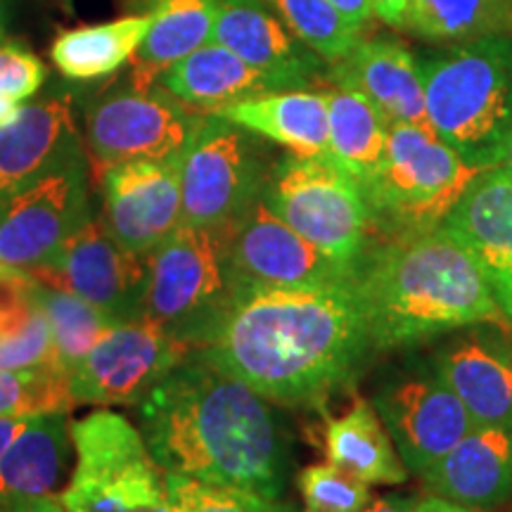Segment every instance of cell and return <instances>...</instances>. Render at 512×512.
I'll use <instances>...</instances> for the list:
<instances>
[{
    "instance_id": "obj_1",
    "label": "cell",
    "mask_w": 512,
    "mask_h": 512,
    "mask_svg": "<svg viewBox=\"0 0 512 512\" xmlns=\"http://www.w3.org/2000/svg\"><path fill=\"white\" fill-rule=\"evenodd\" d=\"M373 347L354 278L320 287H238L197 354L278 403L347 387Z\"/></svg>"
},
{
    "instance_id": "obj_2",
    "label": "cell",
    "mask_w": 512,
    "mask_h": 512,
    "mask_svg": "<svg viewBox=\"0 0 512 512\" xmlns=\"http://www.w3.org/2000/svg\"><path fill=\"white\" fill-rule=\"evenodd\" d=\"M138 430L159 470L280 498L285 439L273 408L200 354L162 377L138 403Z\"/></svg>"
},
{
    "instance_id": "obj_3",
    "label": "cell",
    "mask_w": 512,
    "mask_h": 512,
    "mask_svg": "<svg viewBox=\"0 0 512 512\" xmlns=\"http://www.w3.org/2000/svg\"><path fill=\"white\" fill-rule=\"evenodd\" d=\"M354 285L375 349L411 347L479 323L512 328L482 264L441 226L363 254Z\"/></svg>"
},
{
    "instance_id": "obj_4",
    "label": "cell",
    "mask_w": 512,
    "mask_h": 512,
    "mask_svg": "<svg viewBox=\"0 0 512 512\" xmlns=\"http://www.w3.org/2000/svg\"><path fill=\"white\" fill-rule=\"evenodd\" d=\"M418 62L432 131L475 169L501 166L512 126V34L453 43Z\"/></svg>"
},
{
    "instance_id": "obj_5",
    "label": "cell",
    "mask_w": 512,
    "mask_h": 512,
    "mask_svg": "<svg viewBox=\"0 0 512 512\" xmlns=\"http://www.w3.org/2000/svg\"><path fill=\"white\" fill-rule=\"evenodd\" d=\"M233 226L181 223L147 254L145 316L192 349H202L233 302Z\"/></svg>"
},
{
    "instance_id": "obj_6",
    "label": "cell",
    "mask_w": 512,
    "mask_h": 512,
    "mask_svg": "<svg viewBox=\"0 0 512 512\" xmlns=\"http://www.w3.org/2000/svg\"><path fill=\"white\" fill-rule=\"evenodd\" d=\"M477 174L430 126L389 124L382 162L361 185L373 228L392 238L439 228Z\"/></svg>"
},
{
    "instance_id": "obj_7",
    "label": "cell",
    "mask_w": 512,
    "mask_h": 512,
    "mask_svg": "<svg viewBox=\"0 0 512 512\" xmlns=\"http://www.w3.org/2000/svg\"><path fill=\"white\" fill-rule=\"evenodd\" d=\"M69 434L76 467L60 496L67 512H171L164 472L124 415L91 413Z\"/></svg>"
},
{
    "instance_id": "obj_8",
    "label": "cell",
    "mask_w": 512,
    "mask_h": 512,
    "mask_svg": "<svg viewBox=\"0 0 512 512\" xmlns=\"http://www.w3.org/2000/svg\"><path fill=\"white\" fill-rule=\"evenodd\" d=\"M264 202L332 261L356 271L366 254L373 214L361 183L328 157H287L268 176Z\"/></svg>"
},
{
    "instance_id": "obj_9",
    "label": "cell",
    "mask_w": 512,
    "mask_h": 512,
    "mask_svg": "<svg viewBox=\"0 0 512 512\" xmlns=\"http://www.w3.org/2000/svg\"><path fill=\"white\" fill-rule=\"evenodd\" d=\"M268 176L252 133L216 114H204L183 152L181 223L235 226L264 197Z\"/></svg>"
},
{
    "instance_id": "obj_10",
    "label": "cell",
    "mask_w": 512,
    "mask_h": 512,
    "mask_svg": "<svg viewBox=\"0 0 512 512\" xmlns=\"http://www.w3.org/2000/svg\"><path fill=\"white\" fill-rule=\"evenodd\" d=\"M204 119L166 88L128 86L126 91L102 95L86 110V143L93 169L133 159H169L183 155Z\"/></svg>"
},
{
    "instance_id": "obj_11",
    "label": "cell",
    "mask_w": 512,
    "mask_h": 512,
    "mask_svg": "<svg viewBox=\"0 0 512 512\" xmlns=\"http://www.w3.org/2000/svg\"><path fill=\"white\" fill-rule=\"evenodd\" d=\"M86 155H76L0 202V266L27 273L91 219Z\"/></svg>"
},
{
    "instance_id": "obj_12",
    "label": "cell",
    "mask_w": 512,
    "mask_h": 512,
    "mask_svg": "<svg viewBox=\"0 0 512 512\" xmlns=\"http://www.w3.org/2000/svg\"><path fill=\"white\" fill-rule=\"evenodd\" d=\"M27 275L36 283L76 294L114 325L145 316L147 256L119 245L102 219L91 216Z\"/></svg>"
},
{
    "instance_id": "obj_13",
    "label": "cell",
    "mask_w": 512,
    "mask_h": 512,
    "mask_svg": "<svg viewBox=\"0 0 512 512\" xmlns=\"http://www.w3.org/2000/svg\"><path fill=\"white\" fill-rule=\"evenodd\" d=\"M192 347L147 316L112 325L69 373L74 399L98 406H138Z\"/></svg>"
},
{
    "instance_id": "obj_14",
    "label": "cell",
    "mask_w": 512,
    "mask_h": 512,
    "mask_svg": "<svg viewBox=\"0 0 512 512\" xmlns=\"http://www.w3.org/2000/svg\"><path fill=\"white\" fill-rule=\"evenodd\" d=\"M375 411L387 427L408 472L425 475L432 465L477 430L463 401L437 370L408 373L375 396Z\"/></svg>"
},
{
    "instance_id": "obj_15",
    "label": "cell",
    "mask_w": 512,
    "mask_h": 512,
    "mask_svg": "<svg viewBox=\"0 0 512 512\" xmlns=\"http://www.w3.org/2000/svg\"><path fill=\"white\" fill-rule=\"evenodd\" d=\"M183 155L169 159H133L102 169L105 226L128 252L147 256L183 221Z\"/></svg>"
},
{
    "instance_id": "obj_16",
    "label": "cell",
    "mask_w": 512,
    "mask_h": 512,
    "mask_svg": "<svg viewBox=\"0 0 512 512\" xmlns=\"http://www.w3.org/2000/svg\"><path fill=\"white\" fill-rule=\"evenodd\" d=\"M230 268L238 287H320L354 278L278 219L264 197L233 226Z\"/></svg>"
},
{
    "instance_id": "obj_17",
    "label": "cell",
    "mask_w": 512,
    "mask_h": 512,
    "mask_svg": "<svg viewBox=\"0 0 512 512\" xmlns=\"http://www.w3.org/2000/svg\"><path fill=\"white\" fill-rule=\"evenodd\" d=\"M434 370L463 401L477 427L512 430L510 328L494 323L463 328L437 351Z\"/></svg>"
},
{
    "instance_id": "obj_18",
    "label": "cell",
    "mask_w": 512,
    "mask_h": 512,
    "mask_svg": "<svg viewBox=\"0 0 512 512\" xmlns=\"http://www.w3.org/2000/svg\"><path fill=\"white\" fill-rule=\"evenodd\" d=\"M211 41L233 50L278 91L306 88L323 72V57L304 46L264 0H221Z\"/></svg>"
},
{
    "instance_id": "obj_19",
    "label": "cell",
    "mask_w": 512,
    "mask_h": 512,
    "mask_svg": "<svg viewBox=\"0 0 512 512\" xmlns=\"http://www.w3.org/2000/svg\"><path fill=\"white\" fill-rule=\"evenodd\" d=\"M460 245L475 254L494 294L512 320V174L505 166L479 171L456 207L441 221Z\"/></svg>"
},
{
    "instance_id": "obj_20",
    "label": "cell",
    "mask_w": 512,
    "mask_h": 512,
    "mask_svg": "<svg viewBox=\"0 0 512 512\" xmlns=\"http://www.w3.org/2000/svg\"><path fill=\"white\" fill-rule=\"evenodd\" d=\"M83 152L69 95L27 102L0 128V202Z\"/></svg>"
},
{
    "instance_id": "obj_21",
    "label": "cell",
    "mask_w": 512,
    "mask_h": 512,
    "mask_svg": "<svg viewBox=\"0 0 512 512\" xmlns=\"http://www.w3.org/2000/svg\"><path fill=\"white\" fill-rule=\"evenodd\" d=\"M335 86L354 88L389 124H427L420 62L403 43L358 41L330 72Z\"/></svg>"
},
{
    "instance_id": "obj_22",
    "label": "cell",
    "mask_w": 512,
    "mask_h": 512,
    "mask_svg": "<svg viewBox=\"0 0 512 512\" xmlns=\"http://www.w3.org/2000/svg\"><path fill=\"white\" fill-rule=\"evenodd\" d=\"M422 477L434 496L477 510H494L512 498V430L477 427Z\"/></svg>"
},
{
    "instance_id": "obj_23",
    "label": "cell",
    "mask_w": 512,
    "mask_h": 512,
    "mask_svg": "<svg viewBox=\"0 0 512 512\" xmlns=\"http://www.w3.org/2000/svg\"><path fill=\"white\" fill-rule=\"evenodd\" d=\"M245 128L252 136L290 150L294 157L328 155V100L306 88L271 91L211 112Z\"/></svg>"
},
{
    "instance_id": "obj_24",
    "label": "cell",
    "mask_w": 512,
    "mask_h": 512,
    "mask_svg": "<svg viewBox=\"0 0 512 512\" xmlns=\"http://www.w3.org/2000/svg\"><path fill=\"white\" fill-rule=\"evenodd\" d=\"M159 86L204 114L254 95L278 91L264 74L216 41L204 43L195 53L166 69L159 76Z\"/></svg>"
},
{
    "instance_id": "obj_25",
    "label": "cell",
    "mask_w": 512,
    "mask_h": 512,
    "mask_svg": "<svg viewBox=\"0 0 512 512\" xmlns=\"http://www.w3.org/2000/svg\"><path fill=\"white\" fill-rule=\"evenodd\" d=\"M69 456L67 413L38 415L0 453V512L53 494Z\"/></svg>"
},
{
    "instance_id": "obj_26",
    "label": "cell",
    "mask_w": 512,
    "mask_h": 512,
    "mask_svg": "<svg viewBox=\"0 0 512 512\" xmlns=\"http://www.w3.org/2000/svg\"><path fill=\"white\" fill-rule=\"evenodd\" d=\"M221 0H152L155 17L131 60V86L152 88L166 69L211 41Z\"/></svg>"
},
{
    "instance_id": "obj_27",
    "label": "cell",
    "mask_w": 512,
    "mask_h": 512,
    "mask_svg": "<svg viewBox=\"0 0 512 512\" xmlns=\"http://www.w3.org/2000/svg\"><path fill=\"white\" fill-rule=\"evenodd\" d=\"M325 456L330 465L366 484L394 486L408 479V467L403 465L382 418L363 399L351 403L347 413L328 420Z\"/></svg>"
},
{
    "instance_id": "obj_28",
    "label": "cell",
    "mask_w": 512,
    "mask_h": 512,
    "mask_svg": "<svg viewBox=\"0 0 512 512\" xmlns=\"http://www.w3.org/2000/svg\"><path fill=\"white\" fill-rule=\"evenodd\" d=\"M152 12L128 15L114 22L60 31L50 46L57 72L72 81H95L119 72L133 60L152 29Z\"/></svg>"
},
{
    "instance_id": "obj_29",
    "label": "cell",
    "mask_w": 512,
    "mask_h": 512,
    "mask_svg": "<svg viewBox=\"0 0 512 512\" xmlns=\"http://www.w3.org/2000/svg\"><path fill=\"white\" fill-rule=\"evenodd\" d=\"M328 157L332 164L368 183L384 157L389 121L354 88H328Z\"/></svg>"
},
{
    "instance_id": "obj_30",
    "label": "cell",
    "mask_w": 512,
    "mask_h": 512,
    "mask_svg": "<svg viewBox=\"0 0 512 512\" xmlns=\"http://www.w3.org/2000/svg\"><path fill=\"white\" fill-rule=\"evenodd\" d=\"M0 368L62 373L48 318L31 294L27 273L0 275Z\"/></svg>"
},
{
    "instance_id": "obj_31",
    "label": "cell",
    "mask_w": 512,
    "mask_h": 512,
    "mask_svg": "<svg viewBox=\"0 0 512 512\" xmlns=\"http://www.w3.org/2000/svg\"><path fill=\"white\" fill-rule=\"evenodd\" d=\"M406 29L434 43L512 34V0H411Z\"/></svg>"
},
{
    "instance_id": "obj_32",
    "label": "cell",
    "mask_w": 512,
    "mask_h": 512,
    "mask_svg": "<svg viewBox=\"0 0 512 512\" xmlns=\"http://www.w3.org/2000/svg\"><path fill=\"white\" fill-rule=\"evenodd\" d=\"M31 294L46 313L57 358H60V368L69 377V373L81 363V358L95 347V342L114 323L102 316L95 306L83 302L72 292L60 290V287L31 280Z\"/></svg>"
},
{
    "instance_id": "obj_33",
    "label": "cell",
    "mask_w": 512,
    "mask_h": 512,
    "mask_svg": "<svg viewBox=\"0 0 512 512\" xmlns=\"http://www.w3.org/2000/svg\"><path fill=\"white\" fill-rule=\"evenodd\" d=\"M283 24L304 46L323 57L339 62L361 41V31L339 12L330 0H264Z\"/></svg>"
},
{
    "instance_id": "obj_34",
    "label": "cell",
    "mask_w": 512,
    "mask_h": 512,
    "mask_svg": "<svg viewBox=\"0 0 512 512\" xmlns=\"http://www.w3.org/2000/svg\"><path fill=\"white\" fill-rule=\"evenodd\" d=\"M74 399L69 377L60 370L0 368V418H38L69 413Z\"/></svg>"
},
{
    "instance_id": "obj_35",
    "label": "cell",
    "mask_w": 512,
    "mask_h": 512,
    "mask_svg": "<svg viewBox=\"0 0 512 512\" xmlns=\"http://www.w3.org/2000/svg\"><path fill=\"white\" fill-rule=\"evenodd\" d=\"M164 484L171 512H294L292 505L280 503L278 498L235 489V486L197 482L169 472H164Z\"/></svg>"
},
{
    "instance_id": "obj_36",
    "label": "cell",
    "mask_w": 512,
    "mask_h": 512,
    "mask_svg": "<svg viewBox=\"0 0 512 512\" xmlns=\"http://www.w3.org/2000/svg\"><path fill=\"white\" fill-rule=\"evenodd\" d=\"M297 486L304 512H363L370 503V484L330 463L304 467Z\"/></svg>"
},
{
    "instance_id": "obj_37",
    "label": "cell",
    "mask_w": 512,
    "mask_h": 512,
    "mask_svg": "<svg viewBox=\"0 0 512 512\" xmlns=\"http://www.w3.org/2000/svg\"><path fill=\"white\" fill-rule=\"evenodd\" d=\"M48 79L46 64L15 41H0V128L41 91Z\"/></svg>"
},
{
    "instance_id": "obj_38",
    "label": "cell",
    "mask_w": 512,
    "mask_h": 512,
    "mask_svg": "<svg viewBox=\"0 0 512 512\" xmlns=\"http://www.w3.org/2000/svg\"><path fill=\"white\" fill-rule=\"evenodd\" d=\"M373 15L387 27L406 29L408 15H411V0H370Z\"/></svg>"
},
{
    "instance_id": "obj_39",
    "label": "cell",
    "mask_w": 512,
    "mask_h": 512,
    "mask_svg": "<svg viewBox=\"0 0 512 512\" xmlns=\"http://www.w3.org/2000/svg\"><path fill=\"white\" fill-rule=\"evenodd\" d=\"M330 3L335 5L358 31L366 29L375 17L373 8H370V0H330Z\"/></svg>"
},
{
    "instance_id": "obj_40",
    "label": "cell",
    "mask_w": 512,
    "mask_h": 512,
    "mask_svg": "<svg viewBox=\"0 0 512 512\" xmlns=\"http://www.w3.org/2000/svg\"><path fill=\"white\" fill-rule=\"evenodd\" d=\"M411 512H486V510L467 508V505L453 503V501H448V498L430 494V496L420 498V501H415Z\"/></svg>"
},
{
    "instance_id": "obj_41",
    "label": "cell",
    "mask_w": 512,
    "mask_h": 512,
    "mask_svg": "<svg viewBox=\"0 0 512 512\" xmlns=\"http://www.w3.org/2000/svg\"><path fill=\"white\" fill-rule=\"evenodd\" d=\"M413 503L411 496H382L370 501L363 512H411Z\"/></svg>"
},
{
    "instance_id": "obj_42",
    "label": "cell",
    "mask_w": 512,
    "mask_h": 512,
    "mask_svg": "<svg viewBox=\"0 0 512 512\" xmlns=\"http://www.w3.org/2000/svg\"><path fill=\"white\" fill-rule=\"evenodd\" d=\"M34 418H0V453L31 425Z\"/></svg>"
},
{
    "instance_id": "obj_43",
    "label": "cell",
    "mask_w": 512,
    "mask_h": 512,
    "mask_svg": "<svg viewBox=\"0 0 512 512\" xmlns=\"http://www.w3.org/2000/svg\"><path fill=\"white\" fill-rule=\"evenodd\" d=\"M10 512H67V508H64V503L60 501V498L48 494V496L34 498V501L17 505V508H12Z\"/></svg>"
},
{
    "instance_id": "obj_44",
    "label": "cell",
    "mask_w": 512,
    "mask_h": 512,
    "mask_svg": "<svg viewBox=\"0 0 512 512\" xmlns=\"http://www.w3.org/2000/svg\"><path fill=\"white\" fill-rule=\"evenodd\" d=\"M10 24V0H0V41L8 34Z\"/></svg>"
},
{
    "instance_id": "obj_45",
    "label": "cell",
    "mask_w": 512,
    "mask_h": 512,
    "mask_svg": "<svg viewBox=\"0 0 512 512\" xmlns=\"http://www.w3.org/2000/svg\"><path fill=\"white\" fill-rule=\"evenodd\" d=\"M501 166H505V169H508L510 174H512V126H510L508 138H505V150H503V162H501Z\"/></svg>"
},
{
    "instance_id": "obj_46",
    "label": "cell",
    "mask_w": 512,
    "mask_h": 512,
    "mask_svg": "<svg viewBox=\"0 0 512 512\" xmlns=\"http://www.w3.org/2000/svg\"><path fill=\"white\" fill-rule=\"evenodd\" d=\"M3 273H8V271H5V268H3V266H0V275H3Z\"/></svg>"
},
{
    "instance_id": "obj_47",
    "label": "cell",
    "mask_w": 512,
    "mask_h": 512,
    "mask_svg": "<svg viewBox=\"0 0 512 512\" xmlns=\"http://www.w3.org/2000/svg\"><path fill=\"white\" fill-rule=\"evenodd\" d=\"M510 337H512V328H510Z\"/></svg>"
}]
</instances>
